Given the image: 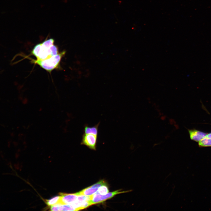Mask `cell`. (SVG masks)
<instances>
[{
	"label": "cell",
	"instance_id": "6da1fadb",
	"mask_svg": "<svg viewBox=\"0 0 211 211\" xmlns=\"http://www.w3.org/2000/svg\"><path fill=\"white\" fill-rule=\"evenodd\" d=\"M31 53L37 59L43 60L57 55L59 51L58 47L54 44L50 47H47L41 43L34 46Z\"/></svg>",
	"mask_w": 211,
	"mask_h": 211
},
{
	"label": "cell",
	"instance_id": "7a4b0ae2",
	"mask_svg": "<svg viewBox=\"0 0 211 211\" xmlns=\"http://www.w3.org/2000/svg\"><path fill=\"white\" fill-rule=\"evenodd\" d=\"M65 51H63L49 58L43 60H34L33 62L46 71L50 72L58 67L61 59L65 55Z\"/></svg>",
	"mask_w": 211,
	"mask_h": 211
},
{
	"label": "cell",
	"instance_id": "3957f363",
	"mask_svg": "<svg viewBox=\"0 0 211 211\" xmlns=\"http://www.w3.org/2000/svg\"><path fill=\"white\" fill-rule=\"evenodd\" d=\"M120 190H118L112 192L108 193L107 194L101 195L96 193L90 196V202L91 205L97 204L103 202L105 200L111 198L116 195L131 191L128 190L120 191Z\"/></svg>",
	"mask_w": 211,
	"mask_h": 211
},
{
	"label": "cell",
	"instance_id": "277c9868",
	"mask_svg": "<svg viewBox=\"0 0 211 211\" xmlns=\"http://www.w3.org/2000/svg\"><path fill=\"white\" fill-rule=\"evenodd\" d=\"M97 138L98 135L84 133L82 135L81 144L91 149L96 150Z\"/></svg>",
	"mask_w": 211,
	"mask_h": 211
},
{
	"label": "cell",
	"instance_id": "5b68a950",
	"mask_svg": "<svg viewBox=\"0 0 211 211\" xmlns=\"http://www.w3.org/2000/svg\"><path fill=\"white\" fill-rule=\"evenodd\" d=\"M106 184L105 181L103 180H101L91 186L86 188L78 193H76L78 195L90 196L95 193L100 187Z\"/></svg>",
	"mask_w": 211,
	"mask_h": 211
},
{
	"label": "cell",
	"instance_id": "8992f818",
	"mask_svg": "<svg viewBox=\"0 0 211 211\" xmlns=\"http://www.w3.org/2000/svg\"><path fill=\"white\" fill-rule=\"evenodd\" d=\"M59 203L62 204H70L77 200L78 195L76 193L68 194L61 193Z\"/></svg>",
	"mask_w": 211,
	"mask_h": 211
},
{
	"label": "cell",
	"instance_id": "52a82bcc",
	"mask_svg": "<svg viewBox=\"0 0 211 211\" xmlns=\"http://www.w3.org/2000/svg\"><path fill=\"white\" fill-rule=\"evenodd\" d=\"M188 132L190 139L196 142H199L207 135L205 133L194 129L189 130Z\"/></svg>",
	"mask_w": 211,
	"mask_h": 211
},
{
	"label": "cell",
	"instance_id": "ba28073f",
	"mask_svg": "<svg viewBox=\"0 0 211 211\" xmlns=\"http://www.w3.org/2000/svg\"><path fill=\"white\" fill-rule=\"evenodd\" d=\"M50 209L52 211H76L75 208L71 204L58 203L52 206Z\"/></svg>",
	"mask_w": 211,
	"mask_h": 211
},
{
	"label": "cell",
	"instance_id": "9c48e42d",
	"mask_svg": "<svg viewBox=\"0 0 211 211\" xmlns=\"http://www.w3.org/2000/svg\"><path fill=\"white\" fill-rule=\"evenodd\" d=\"M100 124L99 122L95 126L90 127L87 125L85 126L84 128V133L90 134L98 135V127Z\"/></svg>",
	"mask_w": 211,
	"mask_h": 211
},
{
	"label": "cell",
	"instance_id": "30bf717a",
	"mask_svg": "<svg viewBox=\"0 0 211 211\" xmlns=\"http://www.w3.org/2000/svg\"><path fill=\"white\" fill-rule=\"evenodd\" d=\"M199 145L202 147L211 146V133L207 135L205 137L200 141Z\"/></svg>",
	"mask_w": 211,
	"mask_h": 211
},
{
	"label": "cell",
	"instance_id": "8fae6325",
	"mask_svg": "<svg viewBox=\"0 0 211 211\" xmlns=\"http://www.w3.org/2000/svg\"><path fill=\"white\" fill-rule=\"evenodd\" d=\"M60 196L54 197L46 201L47 204L49 206H52L57 204L59 203Z\"/></svg>",
	"mask_w": 211,
	"mask_h": 211
},
{
	"label": "cell",
	"instance_id": "7c38bea8",
	"mask_svg": "<svg viewBox=\"0 0 211 211\" xmlns=\"http://www.w3.org/2000/svg\"><path fill=\"white\" fill-rule=\"evenodd\" d=\"M108 188L106 184L100 187L96 193L101 195H103L108 193Z\"/></svg>",
	"mask_w": 211,
	"mask_h": 211
}]
</instances>
